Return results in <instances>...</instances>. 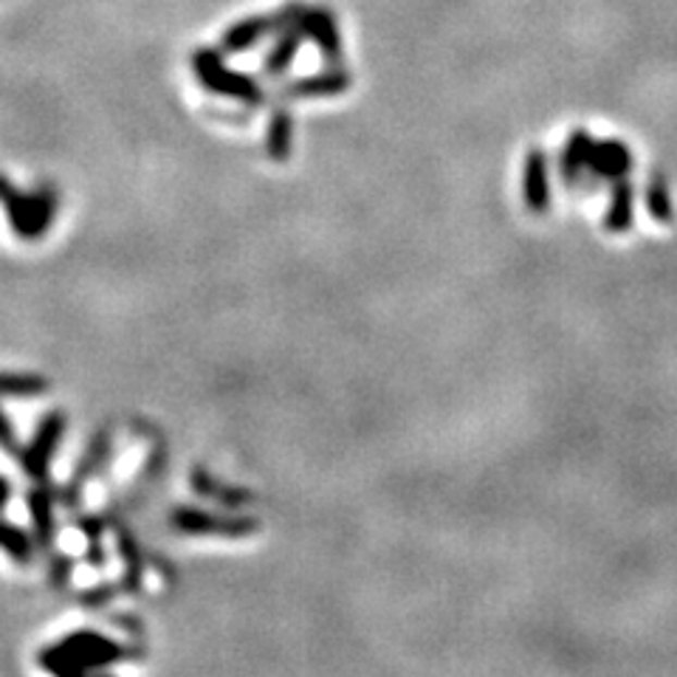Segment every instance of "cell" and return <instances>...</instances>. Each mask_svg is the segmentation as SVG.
Masks as SVG:
<instances>
[{
    "label": "cell",
    "instance_id": "obj_8",
    "mask_svg": "<svg viewBox=\"0 0 677 677\" xmlns=\"http://www.w3.org/2000/svg\"><path fill=\"white\" fill-rule=\"evenodd\" d=\"M0 450H7L9 455H21V446H17V435H14V427L9 421V415L0 409Z\"/></svg>",
    "mask_w": 677,
    "mask_h": 677
},
{
    "label": "cell",
    "instance_id": "obj_9",
    "mask_svg": "<svg viewBox=\"0 0 677 677\" xmlns=\"http://www.w3.org/2000/svg\"><path fill=\"white\" fill-rule=\"evenodd\" d=\"M71 570H74L71 559H65V556H57L54 567H51V581H54L57 588H60V584H65V579H71Z\"/></svg>",
    "mask_w": 677,
    "mask_h": 677
},
{
    "label": "cell",
    "instance_id": "obj_10",
    "mask_svg": "<svg viewBox=\"0 0 677 677\" xmlns=\"http://www.w3.org/2000/svg\"><path fill=\"white\" fill-rule=\"evenodd\" d=\"M9 500H12V483H9L7 477L0 475V512H7Z\"/></svg>",
    "mask_w": 677,
    "mask_h": 677
},
{
    "label": "cell",
    "instance_id": "obj_1",
    "mask_svg": "<svg viewBox=\"0 0 677 677\" xmlns=\"http://www.w3.org/2000/svg\"><path fill=\"white\" fill-rule=\"evenodd\" d=\"M127 655H131V650L113 641V638L94 632V629H79L74 636L57 641L49 650H42L40 666L54 672V675H83V672L113 666L116 661H125Z\"/></svg>",
    "mask_w": 677,
    "mask_h": 677
},
{
    "label": "cell",
    "instance_id": "obj_7",
    "mask_svg": "<svg viewBox=\"0 0 677 677\" xmlns=\"http://www.w3.org/2000/svg\"><path fill=\"white\" fill-rule=\"evenodd\" d=\"M0 547H3L17 565H28V562H32V553H35L32 537H28L23 528L12 526V522H3V519H0Z\"/></svg>",
    "mask_w": 677,
    "mask_h": 677
},
{
    "label": "cell",
    "instance_id": "obj_5",
    "mask_svg": "<svg viewBox=\"0 0 677 677\" xmlns=\"http://www.w3.org/2000/svg\"><path fill=\"white\" fill-rule=\"evenodd\" d=\"M28 514L35 522V542L49 547L54 540V491L49 485H37L28 491Z\"/></svg>",
    "mask_w": 677,
    "mask_h": 677
},
{
    "label": "cell",
    "instance_id": "obj_4",
    "mask_svg": "<svg viewBox=\"0 0 677 677\" xmlns=\"http://www.w3.org/2000/svg\"><path fill=\"white\" fill-rule=\"evenodd\" d=\"M108 455H111V432L108 429H102V432H97V438L88 443V450H85V457L79 460V466H76V475L74 480H71V485L65 489V503L76 505L79 503V494H83V483L88 480V477H94V471L99 469V466L108 460Z\"/></svg>",
    "mask_w": 677,
    "mask_h": 677
},
{
    "label": "cell",
    "instance_id": "obj_3",
    "mask_svg": "<svg viewBox=\"0 0 677 677\" xmlns=\"http://www.w3.org/2000/svg\"><path fill=\"white\" fill-rule=\"evenodd\" d=\"M65 427H69V421H65V415L60 409H51L37 423L35 435L26 443V450L21 452V466L26 469L28 477H35V480H46L49 477L51 460H54L57 450L63 443Z\"/></svg>",
    "mask_w": 677,
    "mask_h": 677
},
{
    "label": "cell",
    "instance_id": "obj_11",
    "mask_svg": "<svg viewBox=\"0 0 677 677\" xmlns=\"http://www.w3.org/2000/svg\"><path fill=\"white\" fill-rule=\"evenodd\" d=\"M113 593V588H108V584H102V590H97V593H88L85 595V604H99V602H104V599H108V595Z\"/></svg>",
    "mask_w": 677,
    "mask_h": 677
},
{
    "label": "cell",
    "instance_id": "obj_6",
    "mask_svg": "<svg viewBox=\"0 0 677 677\" xmlns=\"http://www.w3.org/2000/svg\"><path fill=\"white\" fill-rule=\"evenodd\" d=\"M49 393V381L37 373H0V398H37Z\"/></svg>",
    "mask_w": 677,
    "mask_h": 677
},
{
    "label": "cell",
    "instance_id": "obj_2",
    "mask_svg": "<svg viewBox=\"0 0 677 677\" xmlns=\"http://www.w3.org/2000/svg\"><path fill=\"white\" fill-rule=\"evenodd\" d=\"M0 207L7 212L9 226L21 241H40L49 235L51 223L60 209L54 187H40L35 193H23L0 173Z\"/></svg>",
    "mask_w": 677,
    "mask_h": 677
}]
</instances>
